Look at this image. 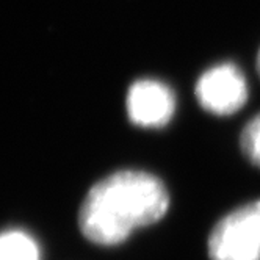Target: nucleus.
Wrapping results in <instances>:
<instances>
[{"label": "nucleus", "instance_id": "f257e3e1", "mask_svg": "<svg viewBox=\"0 0 260 260\" xmlns=\"http://www.w3.org/2000/svg\"><path fill=\"white\" fill-rule=\"evenodd\" d=\"M170 209V194L154 174L125 170L98 182L80 209V229L98 245H119L137 229L155 224Z\"/></svg>", "mask_w": 260, "mask_h": 260}, {"label": "nucleus", "instance_id": "f03ea898", "mask_svg": "<svg viewBox=\"0 0 260 260\" xmlns=\"http://www.w3.org/2000/svg\"><path fill=\"white\" fill-rule=\"evenodd\" d=\"M210 260H260V201L222 216L209 237Z\"/></svg>", "mask_w": 260, "mask_h": 260}, {"label": "nucleus", "instance_id": "7ed1b4c3", "mask_svg": "<svg viewBox=\"0 0 260 260\" xmlns=\"http://www.w3.org/2000/svg\"><path fill=\"white\" fill-rule=\"evenodd\" d=\"M198 102L216 116H231L248 101V82L245 74L232 63H219L209 68L198 79Z\"/></svg>", "mask_w": 260, "mask_h": 260}, {"label": "nucleus", "instance_id": "20e7f679", "mask_svg": "<svg viewBox=\"0 0 260 260\" xmlns=\"http://www.w3.org/2000/svg\"><path fill=\"white\" fill-rule=\"evenodd\" d=\"M125 108L128 119L135 125L160 128L176 113V96L166 83L155 79H141L128 88Z\"/></svg>", "mask_w": 260, "mask_h": 260}, {"label": "nucleus", "instance_id": "39448f33", "mask_svg": "<svg viewBox=\"0 0 260 260\" xmlns=\"http://www.w3.org/2000/svg\"><path fill=\"white\" fill-rule=\"evenodd\" d=\"M0 260H40V246L22 231L0 234Z\"/></svg>", "mask_w": 260, "mask_h": 260}, {"label": "nucleus", "instance_id": "423d86ee", "mask_svg": "<svg viewBox=\"0 0 260 260\" xmlns=\"http://www.w3.org/2000/svg\"><path fill=\"white\" fill-rule=\"evenodd\" d=\"M240 143L246 158L252 165L260 166V113L246 124L241 132Z\"/></svg>", "mask_w": 260, "mask_h": 260}, {"label": "nucleus", "instance_id": "0eeeda50", "mask_svg": "<svg viewBox=\"0 0 260 260\" xmlns=\"http://www.w3.org/2000/svg\"><path fill=\"white\" fill-rule=\"evenodd\" d=\"M257 68H258V74H260V50H258V57H257Z\"/></svg>", "mask_w": 260, "mask_h": 260}]
</instances>
